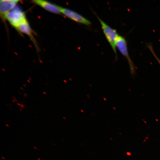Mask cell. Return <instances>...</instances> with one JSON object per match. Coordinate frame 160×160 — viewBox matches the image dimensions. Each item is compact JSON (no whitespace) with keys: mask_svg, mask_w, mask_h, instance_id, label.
Instances as JSON below:
<instances>
[{"mask_svg":"<svg viewBox=\"0 0 160 160\" xmlns=\"http://www.w3.org/2000/svg\"><path fill=\"white\" fill-rule=\"evenodd\" d=\"M97 16L100 23L105 36L112 48L116 59L117 55L116 42L120 35L118 34L116 30L112 28L100 18Z\"/></svg>","mask_w":160,"mask_h":160,"instance_id":"1","label":"cell"},{"mask_svg":"<svg viewBox=\"0 0 160 160\" xmlns=\"http://www.w3.org/2000/svg\"><path fill=\"white\" fill-rule=\"evenodd\" d=\"M17 0H1L0 1L1 17L5 19L6 15L13 9L18 3Z\"/></svg>","mask_w":160,"mask_h":160,"instance_id":"5","label":"cell"},{"mask_svg":"<svg viewBox=\"0 0 160 160\" xmlns=\"http://www.w3.org/2000/svg\"><path fill=\"white\" fill-rule=\"evenodd\" d=\"M61 13L69 19L86 25L91 24L89 20L77 12L72 10L60 7Z\"/></svg>","mask_w":160,"mask_h":160,"instance_id":"4","label":"cell"},{"mask_svg":"<svg viewBox=\"0 0 160 160\" xmlns=\"http://www.w3.org/2000/svg\"><path fill=\"white\" fill-rule=\"evenodd\" d=\"M116 48L126 58L127 60L131 75L135 76L136 74V68L133 62L129 55L127 42L123 36H120L116 41Z\"/></svg>","mask_w":160,"mask_h":160,"instance_id":"2","label":"cell"},{"mask_svg":"<svg viewBox=\"0 0 160 160\" xmlns=\"http://www.w3.org/2000/svg\"><path fill=\"white\" fill-rule=\"evenodd\" d=\"M52 144L54 145H55V144H54V143H52Z\"/></svg>","mask_w":160,"mask_h":160,"instance_id":"13","label":"cell"},{"mask_svg":"<svg viewBox=\"0 0 160 160\" xmlns=\"http://www.w3.org/2000/svg\"><path fill=\"white\" fill-rule=\"evenodd\" d=\"M37 159L39 160H41V159L39 158H38Z\"/></svg>","mask_w":160,"mask_h":160,"instance_id":"12","label":"cell"},{"mask_svg":"<svg viewBox=\"0 0 160 160\" xmlns=\"http://www.w3.org/2000/svg\"><path fill=\"white\" fill-rule=\"evenodd\" d=\"M15 28L20 32L31 36V29L27 20L19 24Z\"/></svg>","mask_w":160,"mask_h":160,"instance_id":"7","label":"cell"},{"mask_svg":"<svg viewBox=\"0 0 160 160\" xmlns=\"http://www.w3.org/2000/svg\"><path fill=\"white\" fill-rule=\"evenodd\" d=\"M6 125L8 127H9V126L8 125V124H6Z\"/></svg>","mask_w":160,"mask_h":160,"instance_id":"11","label":"cell"},{"mask_svg":"<svg viewBox=\"0 0 160 160\" xmlns=\"http://www.w3.org/2000/svg\"><path fill=\"white\" fill-rule=\"evenodd\" d=\"M147 46L149 50L152 53L154 57L156 59V60L159 65H160V59L158 57L155 53L153 50L152 46L151 44H148L147 45Z\"/></svg>","mask_w":160,"mask_h":160,"instance_id":"8","label":"cell"},{"mask_svg":"<svg viewBox=\"0 0 160 160\" xmlns=\"http://www.w3.org/2000/svg\"><path fill=\"white\" fill-rule=\"evenodd\" d=\"M33 2L44 9L50 12L56 14L61 13L60 7L47 1L41 0H34Z\"/></svg>","mask_w":160,"mask_h":160,"instance_id":"6","label":"cell"},{"mask_svg":"<svg viewBox=\"0 0 160 160\" xmlns=\"http://www.w3.org/2000/svg\"><path fill=\"white\" fill-rule=\"evenodd\" d=\"M5 19H7L15 28L20 23L27 20L24 12L16 6L6 15Z\"/></svg>","mask_w":160,"mask_h":160,"instance_id":"3","label":"cell"},{"mask_svg":"<svg viewBox=\"0 0 160 160\" xmlns=\"http://www.w3.org/2000/svg\"><path fill=\"white\" fill-rule=\"evenodd\" d=\"M1 158H2V159H4V160L5 159V158L4 157H3L2 156V157H1Z\"/></svg>","mask_w":160,"mask_h":160,"instance_id":"9","label":"cell"},{"mask_svg":"<svg viewBox=\"0 0 160 160\" xmlns=\"http://www.w3.org/2000/svg\"><path fill=\"white\" fill-rule=\"evenodd\" d=\"M33 148H34L35 149H37V148H36V147H34Z\"/></svg>","mask_w":160,"mask_h":160,"instance_id":"10","label":"cell"}]
</instances>
